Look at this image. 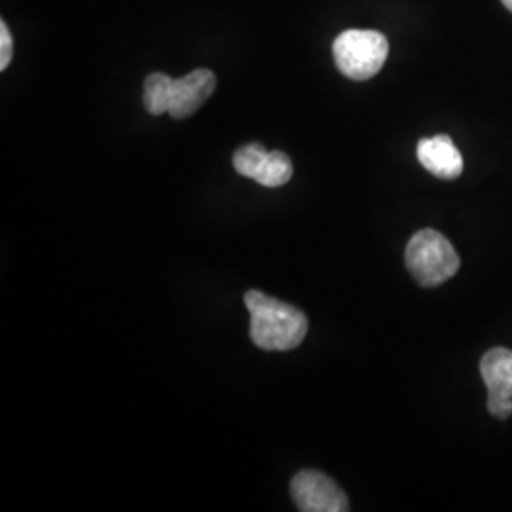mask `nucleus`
<instances>
[{"label":"nucleus","mask_w":512,"mask_h":512,"mask_svg":"<svg viewBox=\"0 0 512 512\" xmlns=\"http://www.w3.org/2000/svg\"><path fill=\"white\" fill-rule=\"evenodd\" d=\"M245 306L251 313L249 334L258 348L291 351L304 342L308 317L298 308L260 291H247Z\"/></svg>","instance_id":"1"},{"label":"nucleus","mask_w":512,"mask_h":512,"mask_svg":"<svg viewBox=\"0 0 512 512\" xmlns=\"http://www.w3.org/2000/svg\"><path fill=\"white\" fill-rule=\"evenodd\" d=\"M461 260L452 243L437 230L416 232L406 247V268L421 287H439L458 274Z\"/></svg>","instance_id":"2"},{"label":"nucleus","mask_w":512,"mask_h":512,"mask_svg":"<svg viewBox=\"0 0 512 512\" xmlns=\"http://www.w3.org/2000/svg\"><path fill=\"white\" fill-rule=\"evenodd\" d=\"M332 55L338 71L349 80H370L382 71L389 55V42L378 31L349 29L334 40Z\"/></svg>","instance_id":"3"},{"label":"nucleus","mask_w":512,"mask_h":512,"mask_svg":"<svg viewBox=\"0 0 512 512\" xmlns=\"http://www.w3.org/2000/svg\"><path fill=\"white\" fill-rule=\"evenodd\" d=\"M294 503L304 512H346L349 501L342 488L319 471H300L291 482Z\"/></svg>","instance_id":"4"},{"label":"nucleus","mask_w":512,"mask_h":512,"mask_svg":"<svg viewBox=\"0 0 512 512\" xmlns=\"http://www.w3.org/2000/svg\"><path fill=\"white\" fill-rule=\"evenodd\" d=\"M217 88V76L209 69H196L173 82V92L167 114L175 120H184L202 109L205 101Z\"/></svg>","instance_id":"5"},{"label":"nucleus","mask_w":512,"mask_h":512,"mask_svg":"<svg viewBox=\"0 0 512 512\" xmlns=\"http://www.w3.org/2000/svg\"><path fill=\"white\" fill-rule=\"evenodd\" d=\"M416 152H418L420 164L439 179L454 181L463 173L461 152L448 135H435V137L421 139Z\"/></svg>","instance_id":"6"},{"label":"nucleus","mask_w":512,"mask_h":512,"mask_svg":"<svg viewBox=\"0 0 512 512\" xmlns=\"http://www.w3.org/2000/svg\"><path fill=\"white\" fill-rule=\"evenodd\" d=\"M480 374L488 393L512 397V351L507 348L490 349L480 361Z\"/></svg>","instance_id":"7"},{"label":"nucleus","mask_w":512,"mask_h":512,"mask_svg":"<svg viewBox=\"0 0 512 512\" xmlns=\"http://www.w3.org/2000/svg\"><path fill=\"white\" fill-rule=\"evenodd\" d=\"M173 82L175 80L169 74H148L147 80H145V93H143V103H145L148 114L162 116L169 110Z\"/></svg>","instance_id":"8"},{"label":"nucleus","mask_w":512,"mask_h":512,"mask_svg":"<svg viewBox=\"0 0 512 512\" xmlns=\"http://www.w3.org/2000/svg\"><path fill=\"white\" fill-rule=\"evenodd\" d=\"M293 171L291 158L281 150H274V152H268L264 164L256 173L255 181L266 188H277L293 179Z\"/></svg>","instance_id":"9"},{"label":"nucleus","mask_w":512,"mask_h":512,"mask_svg":"<svg viewBox=\"0 0 512 512\" xmlns=\"http://www.w3.org/2000/svg\"><path fill=\"white\" fill-rule=\"evenodd\" d=\"M266 156H268L266 148L258 145V143H251V145H245V147L238 148L234 152L232 164H234L241 177H247V179L255 181L256 173L260 171Z\"/></svg>","instance_id":"10"},{"label":"nucleus","mask_w":512,"mask_h":512,"mask_svg":"<svg viewBox=\"0 0 512 512\" xmlns=\"http://www.w3.org/2000/svg\"><path fill=\"white\" fill-rule=\"evenodd\" d=\"M488 410L497 420H507L512 414V397L488 393Z\"/></svg>","instance_id":"11"},{"label":"nucleus","mask_w":512,"mask_h":512,"mask_svg":"<svg viewBox=\"0 0 512 512\" xmlns=\"http://www.w3.org/2000/svg\"><path fill=\"white\" fill-rule=\"evenodd\" d=\"M14 55V40L6 21H0V71H6Z\"/></svg>","instance_id":"12"},{"label":"nucleus","mask_w":512,"mask_h":512,"mask_svg":"<svg viewBox=\"0 0 512 512\" xmlns=\"http://www.w3.org/2000/svg\"><path fill=\"white\" fill-rule=\"evenodd\" d=\"M503 4H505V6H507V8L512 12V0H503Z\"/></svg>","instance_id":"13"}]
</instances>
